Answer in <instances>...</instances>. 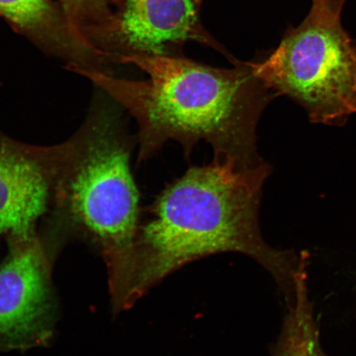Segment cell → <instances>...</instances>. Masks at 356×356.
Returning a JSON list of instances; mask_svg holds the SVG:
<instances>
[{"label":"cell","instance_id":"cell-1","mask_svg":"<svg viewBox=\"0 0 356 356\" xmlns=\"http://www.w3.org/2000/svg\"><path fill=\"white\" fill-rule=\"evenodd\" d=\"M270 172L266 163L238 169L213 160L191 168L168 186L154 204L152 220L138 229L130 248L109 266L114 309L131 308L190 262L228 252L242 253L264 266L291 304L301 256L270 247L258 222Z\"/></svg>","mask_w":356,"mask_h":356},{"label":"cell","instance_id":"cell-2","mask_svg":"<svg viewBox=\"0 0 356 356\" xmlns=\"http://www.w3.org/2000/svg\"><path fill=\"white\" fill-rule=\"evenodd\" d=\"M148 74L144 81L92 71L80 74L123 106L139 128L138 161L152 157L169 140L189 155L200 141L215 159L238 169L265 162L258 154V121L275 93L248 64L220 69L172 55H120Z\"/></svg>","mask_w":356,"mask_h":356},{"label":"cell","instance_id":"cell-3","mask_svg":"<svg viewBox=\"0 0 356 356\" xmlns=\"http://www.w3.org/2000/svg\"><path fill=\"white\" fill-rule=\"evenodd\" d=\"M65 143L52 202L101 243L109 266L132 244L140 213L130 143L113 99H97Z\"/></svg>","mask_w":356,"mask_h":356},{"label":"cell","instance_id":"cell-4","mask_svg":"<svg viewBox=\"0 0 356 356\" xmlns=\"http://www.w3.org/2000/svg\"><path fill=\"white\" fill-rule=\"evenodd\" d=\"M248 65L275 95L302 106L313 123L341 126L356 113V49L323 3L266 60Z\"/></svg>","mask_w":356,"mask_h":356},{"label":"cell","instance_id":"cell-5","mask_svg":"<svg viewBox=\"0 0 356 356\" xmlns=\"http://www.w3.org/2000/svg\"><path fill=\"white\" fill-rule=\"evenodd\" d=\"M0 265V347L26 349L51 336L53 302L50 270L38 238L10 241Z\"/></svg>","mask_w":356,"mask_h":356},{"label":"cell","instance_id":"cell-6","mask_svg":"<svg viewBox=\"0 0 356 356\" xmlns=\"http://www.w3.org/2000/svg\"><path fill=\"white\" fill-rule=\"evenodd\" d=\"M65 151V142L33 145L0 132V236H35V225L52 202Z\"/></svg>","mask_w":356,"mask_h":356},{"label":"cell","instance_id":"cell-7","mask_svg":"<svg viewBox=\"0 0 356 356\" xmlns=\"http://www.w3.org/2000/svg\"><path fill=\"white\" fill-rule=\"evenodd\" d=\"M200 0H124L113 52L120 55H171L188 41L211 44L200 25Z\"/></svg>","mask_w":356,"mask_h":356},{"label":"cell","instance_id":"cell-8","mask_svg":"<svg viewBox=\"0 0 356 356\" xmlns=\"http://www.w3.org/2000/svg\"><path fill=\"white\" fill-rule=\"evenodd\" d=\"M0 17L74 73L108 70L109 56L80 37L52 0H0Z\"/></svg>","mask_w":356,"mask_h":356},{"label":"cell","instance_id":"cell-9","mask_svg":"<svg viewBox=\"0 0 356 356\" xmlns=\"http://www.w3.org/2000/svg\"><path fill=\"white\" fill-rule=\"evenodd\" d=\"M307 264L296 275L295 300L289 309L273 356H327L320 344L318 323L307 286Z\"/></svg>","mask_w":356,"mask_h":356},{"label":"cell","instance_id":"cell-10","mask_svg":"<svg viewBox=\"0 0 356 356\" xmlns=\"http://www.w3.org/2000/svg\"><path fill=\"white\" fill-rule=\"evenodd\" d=\"M124 0H59L75 32L92 46L113 56L118 19Z\"/></svg>","mask_w":356,"mask_h":356},{"label":"cell","instance_id":"cell-11","mask_svg":"<svg viewBox=\"0 0 356 356\" xmlns=\"http://www.w3.org/2000/svg\"><path fill=\"white\" fill-rule=\"evenodd\" d=\"M200 1H202V0H200Z\"/></svg>","mask_w":356,"mask_h":356}]
</instances>
